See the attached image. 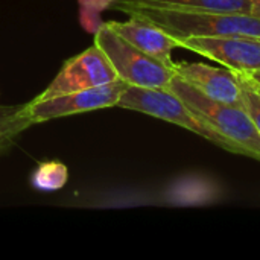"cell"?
I'll return each instance as SVG.
<instances>
[{
	"mask_svg": "<svg viewBox=\"0 0 260 260\" xmlns=\"http://www.w3.org/2000/svg\"><path fill=\"white\" fill-rule=\"evenodd\" d=\"M117 11H122L128 15H140L157 24L168 35L178 41L193 37H260V18L253 14L186 11L143 5H125L119 6Z\"/></svg>",
	"mask_w": 260,
	"mask_h": 260,
	"instance_id": "obj_1",
	"label": "cell"
},
{
	"mask_svg": "<svg viewBox=\"0 0 260 260\" xmlns=\"http://www.w3.org/2000/svg\"><path fill=\"white\" fill-rule=\"evenodd\" d=\"M201 119L238 145L242 155L260 160V134L242 107L215 101L175 75L168 87Z\"/></svg>",
	"mask_w": 260,
	"mask_h": 260,
	"instance_id": "obj_2",
	"label": "cell"
},
{
	"mask_svg": "<svg viewBox=\"0 0 260 260\" xmlns=\"http://www.w3.org/2000/svg\"><path fill=\"white\" fill-rule=\"evenodd\" d=\"M116 107L134 110L145 113L148 116L175 123L181 128H186L206 140L215 143L216 146L242 154L241 148L219 134L213 126H210L204 119H201L190 107H187L175 93L169 88H149V87H136L128 85L122 93Z\"/></svg>",
	"mask_w": 260,
	"mask_h": 260,
	"instance_id": "obj_3",
	"label": "cell"
},
{
	"mask_svg": "<svg viewBox=\"0 0 260 260\" xmlns=\"http://www.w3.org/2000/svg\"><path fill=\"white\" fill-rule=\"evenodd\" d=\"M108 58L117 78L128 85L168 88L171 79L177 75L174 67H169L158 59L142 52L107 23L94 32V43Z\"/></svg>",
	"mask_w": 260,
	"mask_h": 260,
	"instance_id": "obj_4",
	"label": "cell"
},
{
	"mask_svg": "<svg viewBox=\"0 0 260 260\" xmlns=\"http://www.w3.org/2000/svg\"><path fill=\"white\" fill-rule=\"evenodd\" d=\"M126 87L128 84L125 81L117 79L105 85L78 90L49 99H32L30 102H26V114L34 123H41L58 117L116 107Z\"/></svg>",
	"mask_w": 260,
	"mask_h": 260,
	"instance_id": "obj_5",
	"label": "cell"
},
{
	"mask_svg": "<svg viewBox=\"0 0 260 260\" xmlns=\"http://www.w3.org/2000/svg\"><path fill=\"white\" fill-rule=\"evenodd\" d=\"M117 79V73L105 53L93 44L66 61L58 75L35 99H49L78 90L105 85Z\"/></svg>",
	"mask_w": 260,
	"mask_h": 260,
	"instance_id": "obj_6",
	"label": "cell"
},
{
	"mask_svg": "<svg viewBox=\"0 0 260 260\" xmlns=\"http://www.w3.org/2000/svg\"><path fill=\"white\" fill-rule=\"evenodd\" d=\"M180 47L207 56L236 73L251 75L260 72V37H193L180 41Z\"/></svg>",
	"mask_w": 260,
	"mask_h": 260,
	"instance_id": "obj_7",
	"label": "cell"
},
{
	"mask_svg": "<svg viewBox=\"0 0 260 260\" xmlns=\"http://www.w3.org/2000/svg\"><path fill=\"white\" fill-rule=\"evenodd\" d=\"M175 72L206 96L224 104L242 107V90L236 72L203 62H175Z\"/></svg>",
	"mask_w": 260,
	"mask_h": 260,
	"instance_id": "obj_8",
	"label": "cell"
},
{
	"mask_svg": "<svg viewBox=\"0 0 260 260\" xmlns=\"http://www.w3.org/2000/svg\"><path fill=\"white\" fill-rule=\"evenodd\" d=\"M107 24L142 52L175 69L172 50L180 47V41L168 35L152 21L140 15H129L126 21H108Z\"/></svg>",
	"mask_w": 260,
	"mask_h": 260,
	"instance_id": "obj_9",
	"label": "cell"
},
{
	"mask_svg": "<svg viewBox=\"0 0 260 260\" xmlns=\"http://www.w3.org/2000/svg\"><path fill=\"white\" fill-rule=\"evenodd\" d=\"M125 5H143L158 8H174L186 11L210 12H242L251 14V0H114L111 8L117 9Z\"/></svg>",
	"mask_w": 260,
	"mask_h": 260,
	"instance_id": "obj_10",
	"label": "cell"
},
{
	"mask_svg": "<svg viewBox=\"0 0 260 260\" xmlns=\"http://www.w3.org/2000/svg\"><path fill=\"white\" fill-rule=\"evenodd\" d=\"M32 125L35 123L26 114V104L0 107V155L6 152L15 139Z\"/></svg>",
	"mask_w": 260,
	"mask_h": 260,
	"instance_id": "obj_11",
	"label": "cell"
},
{
	"mask_svg": "<svg viewBox=\"0 0 260 260\" xmlns=\"http://www.w3.org/2000/svg\"><path fill=\"white\" fill-rule=\"evenodd\" d=\"M69 171L61 161H43L37 166L30 177V183L37 190L53 192L66 186Z\"/></svg>",
	"mask_w": 260,
	"mask_h": 260,
	"instance_id": "obj_12",
	"label": "cell"
},
{
	"mask_svg": "<svg viewBox=\"0 0 260 260\" xmlns=\"http://www.w3.org/2000/svg\"><path fill=\"white\" fill-rule=\"evenodd\" d=\"M241 90H242V108L251 119L253 125L260 134V91L256 82L248 76L238 73Z\"/></svg>",
	"mask_w": 260,
	"mask_h": 260,
	"instance_id": "obj_13",
	"label": "cell"
},
{
	"mask_svg": "<svg viewBox=\"0 0 260 260\" xmlns=\"http://www.w3.org/2000/svg\"><path fill=\"white\" fill-rule=\"evenodd\" d=\"M78 2L81 11V23L90 32H96L98 27L104 24L99 20V14L104 9L111 8V5L114 3V0H78Z\"/></svg>",
	"mask_w": 260,
	"mask_h": 260,
	"instance_id": "obj_14",
	"label": "cell"
},
{
	"mask_svg": "<svg viewBox=\"0 0 260 260\" xmlns=\"http://www.w3.org/2000/svg\"><path fill=\"white\" fill-rule=\"evenodd\" d=\"M251 14L260 18V0H251Z\"/></svg>",
	"mask_w": 260,
	"mask_h": 260,
	"instance_id": "obj_15",
	"label": "cell"
},
{
	"mask_svg": "<svg viewBox=\"0 0 260 260\" xmlns=\"http://www.w3.org/2000/svg\"><path fill=\"white\" fill-rule=\"evenodd\" d=\"M254 82H257L260 85V72H254V73H251V75H248Z\"/></svg>",
	"mask_w": 260,
	"mask_h": 260,
	"instance_id": "obj_16",
	"label": "cell"
},
{
	"mask_svg": "<svg viewBox=\"0 0 260 260\" xmlns=\"http://www.w3.org/2000/svg\"><path fill=\"white\" fill-rule=\"evenodd\" d=\"M256 85H257V88H259V91H260V85H259V84H257V82H256Z\"/></svg>",
	"mask_w": 260,
	"mask_h": 260,
	"instance_id": "obj_17",
	"label": "cell"
}]
</instances>
